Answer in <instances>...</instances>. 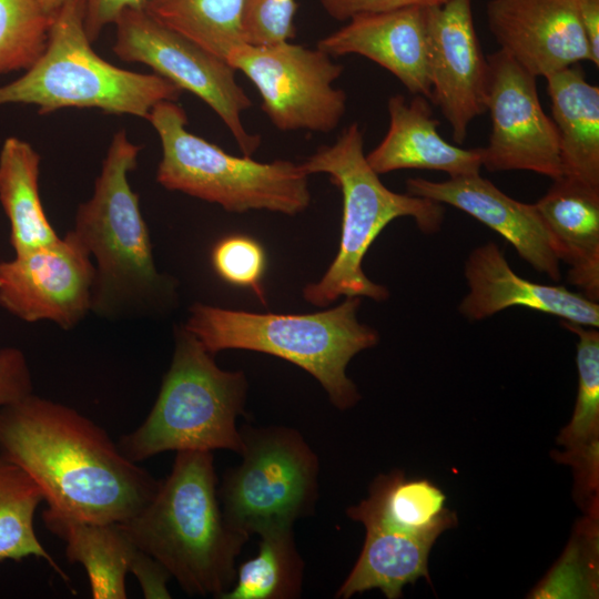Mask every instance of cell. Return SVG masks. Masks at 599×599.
Returning a JSON list of instances; mask_svg holds the SVG:
<instances>
[{
    "instance_id": "6da1fadb",
    "label": "cell",
    "mask_w": 599,
    "mask_h": 599,
    "mask_svg": "<svg viewBox=\"0 0 599 599\" xmlns=\"http://www.w3.org/2000/svg\"><path fill=\"white\" fill-rule=\"evenodd\" d=\"M0 454L34 479L48 509L81 520L125 521L160 483L94 422L33 393L0 412Z\"/></svg>"
},
{
    "instance_id": "83f0119b",
    "label": "cell",
    "mask_w": 599,
    "mask_h": 599,
    "mask_svg": "<svg viewBox=\"0 0 599 599\" xmlns=\"http://www.w3.org/2000/svg\"><path fill=\"white\" fill-rule=\"evenodd\" d=\"M245 0H145L144 9L167 28L226 59L244 43Z\"/></svg>"
},
{
    "instance_id": "7402d4cb",
    "label": "cell",
    "mask_w": 599,
    "mask_h": 599,
    "mask_svg": "<svg viewBox=\"0 0 599 599\" xmlns=\"http://www.w3.org/2000/svg\"><path fill=\"white\" fill-rule=\"evenodd\" d=\"M445 501L443 491L429 480L407 478L403 471L394 470L375 478L368 497L346 512L365 528L435 541L456 524Z\"/></svg>"
},
{
    "instance_id": "9c48e42d",
    "label": "cell",
    "mask_w": 599,
    "mask_h": 599,
    "mask_svg": "<svg viewBox=\"0 0 599 599\" xmlns=\"http://www.w3.org/2000/svg\"><path fill=\"white\" fill-rule=\"evenodd\" d=\"M240 433L242 461L227 469L217 486L229 526L250 537L312 515L319 461L304 437L285 426L247 425Z\"/></svg>"
},
{
    "instance_id": "1f68e13d",
    "label": "cell",
    "mask_w": 599,
    "mask_h": 599,
    "mask_svg": "<svg viewBox=\"0 0 599 599\" xmlns=\"http://www.w3.org/2000/svg\"><path fill=\"white\" fill-rule=\"evenodd\" d=\"M295 0H245L243 34L246 43L271 44L295 37Z\"/></svg>"
},
{
    "instance_id": "f546056e",
    "label": "cell",
    "mask_w": 599,
    "mask_h": 599,
    "mask_svg": "<svg viewBox=\"0 0 599 599\" xmlns=\"http://www.w3.org/2000/svg\"><path fill=\"white\" fill-rule=\"evenodd\" d=\"M52 17L42 0H0V75L35 63L47 47Z\"/></svg>"
},
{
    "instance_id": "ba28073f",
    "label": "cell",
    "mask_w": 599,
    "mask_h": 599,
    "mask_svg": "<svg viewBox=\"0 0 599 599\" xmlns=\"http://www.w3.org/2000/svg\"><path fill=\"white\" fill-rule=\"evenodd\" d=\"M148 121L158 133L162 158L156 181L177 191L221 205L227 212L252 210L295 215L311 203L309 174L301 163H264L236 156L191 133L185 111L175 101L155 104Z\"/></svg>"
},
{
    "instance_id": "8992f818",
    "label": "cell",
    "mask_w": 599,
    "mask_h": 599,
    "mask_svg": "<svg viewBox=\"0 0 599 599\" xmlns=\"http://www.w3.org/2000/svg\"><path fill=\"white\" fill-rule=\"evenodd\" d=\"M247 380L241 370H224L184 326L174 329V352L156 400L118 447L140 463L165 451L241 454L243 440L236 419L244 414Z\"/></svg>"
},
{
    "instance_id": "d6a6232c",
    "label": "cell",
    "mask_w": 599,
    "mask_h": 599,
    "mask_svg": "<svg viewBox=\"0 0 599 599\" xmlns=\"http://www.w3.org/2000/svg\"><path fill=\"white\" fill-rule=\"evenodd\" d=\"M31 393L32 375L23 352L12 346L0 348V412Z\"/></svg>"
},
{
    "instance_id": "9a60e30c",
    "label": "cell",
    "mask_w": 599,
    "mask_h": 599,
    "mask_svg": "<svg viewBox=\"0 0 599 599\" xmlns=\"http://www.w3.org/2000/svg\"><path fill=\"white\" fill-rule=\"evenodd\" d=\"M486 19L499 50L536 78L592 61L573 0H489Z\"/></svg>"
},
{
    "instance_id": "ac0fdd59",
    "label": "cell",
    "mask_w": 599,
    "mask_h": 599,
    "mask_svg": "<svg viewBox=\"0 0 599 599\" xmlns=\"http://www.w3.org/2000/svg\"><path fill=\"white\" fill-rule=\"evenodd\" d=\"M425 9L357 13L316 47L331 57L362 55L390 72L412 94L430 101Z\"/></svg>"
},
{
    "instance_id": "e0dca14e",
    "label": "cell",
    "mask_w": 599,
    "mask_h": 599,
    "mask_svg": "<svg viewBox=\"0 0 599 599\" xmlns=\"http://www.w3.org/2000/svg\"><path fill=\"white\" fill-rule=\"evenodd\" d=\"M42 519L64 541L68 559L84 567L94 599H125L129 572L138 579L145 598H171L169 572L130 539L120 522L81 520L48 508Z\"/></svg>"
},
{
    "instance_id": "d590c367",
    "label": "cell",
    "mask_w": 599,
    "mask_h": 599,
    "mask_svg": "<svg viewBox=\"0 0 599 599\" xmlns=\"http://www.w3.org/2000/svg\"><path fill=\"white\" fill-rule=\"evenodd\" d=\"M590 45L592 63L599 67V0H573Z\"/></svg>"
},
{
    "instance_id": "5bb4252c",
    "label": "cell",
    "mask_w": 599,
    "mask_h": 599,
    "mask_svg": "<svg viewBox=\"0 0 599 599\" xmlns=\"http://www.w3.org/2000/svg\"><path fill=\"white\" fill-rule=\"evenodd\" d=\"M430 102L463 144L473 120L486 112L488 62L476 33L471 0L426 8Z\"/></svg>"
},
{
    "instance_id": "4dcf8cb0",
    "label": "cell",
    "mask_w": 599,
    "mask_h": 599,
    "mask_svg": "<svg viewBox=\"0 0 599 599\" xmlns=\"http://www.w3.org/2000/svg\"><path fill=\"white\" fill-rule=\"evenodd\" d=\"M216 273L227 283L251 287L261 301V280L265 271V253L255 240L233 235L221 240L212 251Z\"/></svg>"
},
{
    "instance_id": "52a82bcc",
    "label": "cell",
    "mask_w": 599,
    "mask_h": 599,
    "mask_svg": "<svg viewBox=\"0 0 599 599\" xmlns=\"http://www.w3.org/2000/svg\"><path fill=\"white\" fill-rule=\"evenodd\" d=\"M181 93L156 73L121 69L97 54L84 30L81 0H65L53 13L41 57L22 77L0 87V105L33 104L40 114L93 108L148 120L155 104L176 102Z\"/></svg>"
},
{
    "instance_id": "7a4b0ae2",
    "label": "cell",
    "mask_w": 599,
    "mask_h": 599,
    "mask_svg": "<svg viewBox=\"0 0 599 599\" xmlns=\"http://www.w3.org/2000/svg\"><path fill=\"white\" fill-rule=\"evenodd\" d=\"M141 149L123 129L113 135L93 194L78 206L71 230L94 260L91 312L108 321L154 316L175 297V283L155 266L139 195L129 182Z\"/></svg>"
},
{
    "instance_id": "ffe728a7",
    "label": "cell",
    "mask_w": 599,
    "mask_h": 599,
    "mask_svg": "<svg viewBox=\"0 0 599 599\" xmlns=\"http://www.w3.org/2000/svg\"><path fill=\"white\" fill-rule=\"evenodd\" d=\"M388 130L366 160L378 174L418 169L441 171L449 175L479 174L483 167L480 149H463L447 142L439 133V121L433 118L429 101L415 95L407 102L402 94L387 101Z\"/></svg>"
},
{
    "instance_id": "e575fe53",
    "label": "cell",
    "mask_w": 599,
    "mask_h": 599,
    "mask_svg": "<svg viewBox=\"0 0 599 599\" xmlns=\"http://www.w3.org/2000/svg\"><path fill=\"white\" fill-rule=\"evenodd\" d=\"M144 2L145 0H81L88 39L93 43L106 26L114 24L122 11L144 8Z\"/></svg>"
},
{
    "instance_id": "d4e9b609",
    "label": "cell",
    "mask_w": 599,
    "mask_h": 599,
    "mask_svg": "<svg viewBox=\"0 0 599 599\" xmlns=\"http://www.w3.org/2000/svg\"><path fill=\"white\" fill-rule=\"evenodd\" d=\"M41 158L26 141L8 138L0 151V203L10 224V243L20 255L57 242L39 193Z\"/></svg>"
},
{
    "instance_id": "d6986e66",
    "label": "cell",
    "mask_w": 599,
    "mask_h": 599,
    "mask_svg": "<svg viewBox=\"0 0 599 599\" xmlns=\"http://www.w3.org/2000/svg\"><path fill=\"white\" fill-rule=\"evenodd\" d=\"M468 293L459 312L481 321L504 309L521 306L588 327L599 326L598 302L565 286L539 284L515 273L500 248L488 242L477 246L465 263Z\"/></svg>"
},
{
    "instance_id": "f1b7e54d",
    "label": "cell",
    "mask_w": 599,
    "mask_h": 599,
    "mask_svg": "<svg viewBox=\"0 0 599 599\" xmlns=\"http://www.w3.org/2000/svg\"><path fill=\"white\" fill-rule=\"evenodd\" d=\"M43 500L44 495L34 479L0 454V561L37 557L68 580L34 530V514Z\"/></svg>"
},
{
    "instance_id": "4fadbf2b",
    "label": "cell",
    "mask_w": 599,
    "mask_h": 599,
    "mask_svg": "<svg viewBox=\"0 0 599 599\" xmlns=\"http://www.w3.org/2000/svg\"><path fill=\"white\" fill-rule=\"evenodd\" d=\"M94 264L72 231L0 262V306L28 323L77 327L91 312Z\"/></svg>"
},
{
    "instance_id": "277c9868",
    "label": "cell",
    "mask_w": 599,
    "mask_h": 599,
    "mask_svg": "<svg viewBox=\"0 0 599 599\" xmlns=\"http://www.w3.org/2000/svg\"><path fill=\"white\" fill-rule=\"evenodd\" d=\"M359 305L361 297L352 296L313 314H260L195 303L184 328L213 355L246 349L295 364L319 382L336 408L347 409L361 397L347 365L378 342L376 329L359 323Z\"/></svg>"
},
{
    "instance_id": "603a6c76",
    "label": "cell",
    "mask_w": 599,
    "mask_h": 599,
    "mask_svg": "<svg viewBox=\"0 0 599 599\" xmlns=\"http://www.w3.org/2000/svg\"><path fill=\"white\" fill-rule=\"evenodd\" d=\"M562 175L599 187V88L579 63L546 78Z\"/></svg>"
},
{
    "instance_id": "8d00e7d4",
    "label": "cell",
    "mask_w": 599,
    "mask_h": 599,
    "mask_svg": "<svg viewBox=\"0 0 599 599\" xmlns=\"http://www.w3.org/2000/svg\"><path fill=\"white\" fill-rule=\"evenodd\" d=\"M44 8L51 14H53L65 0H42Z\"/></svg>"
},
{
    "instance_id": "4316f807",
    "label": "cell",
    "mask_w": 599,
    "mask_h": 599,
    "mask_svg": "<svg viewBox=\"0 0 599 599\" xmlns=\"http://www.w3.org/2000/svg\"><path fill=\"white\" fill-rule=\"evenodd\" d=\"M257 554L236 569L233 586L220 599H294L301 597L304 561L293 526L258 534Z\"/></svg>"
},
{
    "instance_id": "cb8c5ba5",
    "label": "cell",
    "mask_w": 599,
    "mask_h": 599,
    "mask_svg": "<svg viewBox=\"0 0 599 599\" xmlns=\"http://www.w3.org/2000/svg\"><path fill=\"white\" fill-rule=\"evenodd\" d=\"M561 325L578 336V393L571 420L558 437L566 448L558 459L573 466L579 491L592 498L598 483L599 332L566 321Z\"/></svg>"
},
{
    "instance_id": "484cf974",
    "label": "cell",
    "mask_w": 599,
    "mask_h": 599,
    "mask_svg": "<svg viewBox=\"0 0 599 599\" xmlns=\"http://www.w3.org/2000/svg\"><path fill=\"white\" fill-rule=\"evenodd\" d=\"M435 541L366 528L361 555L335 593L347 599L379 589L388 599L402 597L403 588L428 575V555Z\"/></svg>"
},
{
    "instance_id": "2e32d148",
    "label": "cell",
    "mask_w": 599,
    "mask_h": 599,
    "mask_svg": "<svg viewBox=\"0 0 599 599\" xmlns=\"http://www.w3.org/2000/svg\"><path fill=\"white\" fill-rule=\"evenodd\" d=\"M408 194L451 205L501 235L518 255L538 272L558 281L560 258L556 243L536 205L519 202L480 174L436 182L423 177L406 181Z\"/></svg>"
},
{
    "instance_id": "30bf717a",
    "label": "cell",
    "mask_w": 599,
    "mask_h": 599,
    "mask_svg": "<svg viewBox=\"0 0 599 599\" xmlns=\"http://www.w3.org/2000/svg\"><path fill=\"white\" fill-rule=\"evenodd\" d=\"M227 63L256 88L262 110L280 131L329 133L346 113L347 95L333 83L344 67L319 48L290 41L241 43Z\"/></svg>"
},
{
    "instance_id": "44dd1931",
    "label": "cell",
    "mask_w": 599,
    "mask_h": 599,
    "mask_svg": "<svg viewBox=\"0 0 599 599\" xmlns=\"http://www.w3.org/2000/svg\"><path fill=\"white\" fill-rule=\"evenodd\" d=\"M535 203L551 234L569 282L599 300V187L562 175Z\"/></svg>"
},
{
    "instance_id": "836d02e7",
    "label": "cell",
    "mask_w": 599,
    "mask_h": 599,
    "mask_svg": "<svg viewBox=\"0 0 599 599\" xmlns=\"http://www.w3.org/2000/svg\"><path fill=\"white\" fill-rule=\"evenodd\" d=\"M449 0H318L324 11L338 21L363 12L390 11L403 8H432L445 4Z\"/></svg>"
},
{
    "instance_id": "5b68a950",
    "label": "cell",
    "mask_w": 599,
    "mask_h": 599,
    "mask_svg": "<svg viewBox=\"0 0 599 599\" xmlns=\"http://www.w3.org/2000/svg\"><path fill=\"white\" fill-rule=\"evenodd\" d=\"M301 164L309 175H329L343 196L338 252L324 276L304 287L305 301L325 307L341 296L387 300L388 290L364 273L363 260L367 250L398 217L414 219L424 233L437 232L444 222L443 204L387 189L366 160L364 135L357 122L346 126L333 144L321 146Z\"/></svg>"
},
{
    "instance_id": "3957f363",
    "label": "cell",
    "mask_w": 599,
    "mask_h": 599,
    "mask_svg": "<svg viewBox=\"0 0 599 599\" xmlns=\"http://www.w3.org/2000/svg\"><path fill=\"white\" fill-rule=\"evenodd\" d=\"M120 524L186 593L219 599L233 586L250 538L223 516L212 451L176 453L151 499Z\"/></svg>"
},
{
    "instance_id": "8fae6325",
    "label": "cell",
    "mask_w": 599,
    "mask_h": 599,
    "mask_svg": "<svg viewBox=\"0 0 599 599\" xmlns=\"http://www.w3.org/2000/svg\"><path fill=\"white\" fill-rule=\"evenodd\" d=\"M114 26L112 50L121 60L146 64L201 99L223 121L243 155L257 150L261 136L248 132L242 121L253 102L226 60L167 28L144 8L122 11Z\"/></svg>"
},
{
    "instance_id": "7c38bea8",
    "label": "cell",
    "mask_w": 599,
    "mask_h": 599,
    "mask_svg": "<svg viewBox=\"0 0 599 599\" xmlns=\"http://www.w3.org/2000/svg\"><path fill=\"white\" fill-rule=\"evenodd\" d=\"M487 62L491 132L487 145L479 148L483 166L490 172L525 170L552 180L562 176L558 132L540 104L536 77L501 50Z\"/></svg>"
}]
</instances>
